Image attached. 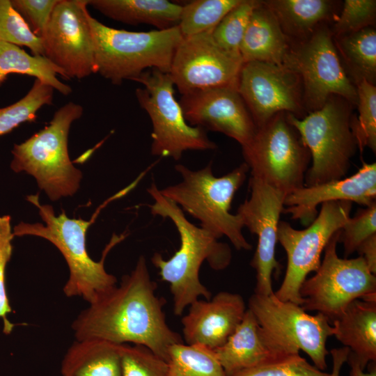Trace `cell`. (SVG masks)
<instances>
[{"mask_svg":"<svg viewBox=\"0 0 376 376\" xmlns=\"http://www.w3.org/2000/svg\"><path fill=\"white\" fill-rule=\"evenodd\" d=\"M243 62L214 40L212 33L182 37L177 47L169 75L183 95L231 88L237 90Z\"/></svg>","mask_w":376,"mask_h":376,"instance_id":"14","label":"cell"},{"mask_svg":"<svg viewBox=\"0 0 376 376\" xmlns=\"http://www.w3.org/2000/svg\"><path fill=\"white\" fill-rule=\"evenodd\" d=\"M122 376H169L166 361L142 345H120Z\"/></svg>","mask_w":376,"mask_h":376,"instance_id":"35","label":"cell"},{"mask_svg":"<svg viewBox=\"0 0 376 376\" xmlns=\"http://www.w3.org/2000/svg\"><path fill=\"white\" fill-rule=\"evenodd\" d=\"M359 116L353 115L351 128L358 150L362 153L366 147L376 152V86L361 81L356 85Z\"/></svg>","mask_w":376,"mask_h":376,"instance_id":"32","label":"cell"},{"mask_svg":"<svg viewBox=\"0 0 376 376\" xmlns=\"http://www.w3.org/2000/svg\"><path fill=\"white\" fill-rule=\"evenodd\" d=\"M343 68L356 86L363 80L375 86L376 30L370 26L360 31L333 36Z\"/></svg>","mask_w":376,"mask_h":376,"instance_id":"27","label":"cell"},{"mask_svg":"<svg viewBox=\"0 0 376 376\" xmlns=\"http://www.w3.org/2000/svg\"><path fill=\"white\" fill-rule=\"evenodd\" d=\"M10 74L34 77L64 95L72 91L57 78L58 74L66 79L63 72L46 57L31 55L19 46L0 41V86Z\"/></svg>","mask_w":376,"mask_h":376,"instance_id":"28","label":"cell"},{"mask_svg":"<svg viewBox=\"0 0 376 376\" xmlns=\"http://www.w3.org/2000/svg\"><path fill=\"white\" fill-rule=\"evenodd\" d=\"M134 81L143 86L136 88L135 94L139 105L151 120L152 155L179 160L187 150L217 148L204 129L191 126L186 121L175 98V86L169 73L150 69Z\"/></svg>","mask_w":376,"mask_h":376,"instance_id":"9","label":"cell"},{"mask_svg":"<svg viewBox=\"0 0 376 376\" xmlns=\"http://www.w3.org/2000/svg\"><path fill=\"white\" fill-rule=\"evenodd\" d=\"M347 361L350 366V376H376V368L375 364L373 366V362L371 363L372 367L369 372L364 373V370L361 367L357 357L354 353L350 352V350L347 356Z\"/></svg>","mask_w":376,"mask_h":376,"instance_id":"43","label":"cell"},{"mask_svg":"<svg viewBox=\"0 0 376 376\" xmlns=\"http://www.w3.org/2000/svg\"><path fill=\"white\" fill-rule=\"evenodd\" d=\"M375 0H345L330 27L333 36H337L375 26Z\"/></svg>","mask_w":376,"mask_h":376,"instance_id":"36","label":"cell"},{"mask_svg":"<svg viewBox=\"0 0 376 376\" xmlns=\"http://www.w3.org/2000/svg\"><path fill=\"white\" fill-rule=\"evenodd\" d=\"M182 318L186 344H198L214 350L223 345L241 323L246 311L242 297L220 292L212 299H199Z\"/></svg>","mask_w":376,"mask_h":376,"instance_id":"21","label":"cell"},{"mask_svg":"<svg viewBox=\"0 0 376 376\" xmlns=\"http://www.w3.org/2000/svg\"><path fill=\"white\" fill-rule=\"evenodd\" d=\"M330 26H321L304 40L290 42L283 61V65L301 78L307 114L322 108L332 95L357 104V86L343 68Z\"/></svg>","mask_w":376,"mask_h":376,"instance_id":"11","label":"cell"},{"mask_svg":"<svg viewBox=\"0 0 376 376\" xmlns=\"http://www.w3.org/2000/svg\"><path fill=\"white\" fill-rule=\"evenodd\" d=\"M120 347L102 340H75L62 361V376H122Z\"/></svg>","mask_w":376,"mask_h":376,"instance_id":"26","label":"cell"},{"mask_svg":"<svg viewBox=\"0 0 376 376\" xmlns=\"http://www.w3.org/2000/svg\"><path fill=\"white\" fill-rule=\"evenodd\" d=\"M83 111L79 104L68 102L56 111L47 125L14 144L11 151V169L33 176L51 201L72 196L79 188L82 173L70 161L68 144L71 125Z\"/></svg>","mask_w":376,"mask_h":376,"instance_id":"6","label":"cell"},{"mask_svg":"<svg viewBox=\"0 0 376 376\" xmlns=\"http://www.w3.org/2000/svg\"><path fill=\"white\" fill-rule=\"evenodd\" d=\"M32 32L42 38L58 0H10Z\"/></svg>","mask_w":376,"mask_h":376,"instance_id":"40","label":"cell"},{"mask_svg":"<svg viewBox=\"0 0 376 376\" xmlns=\"http://www.w3.org/2000/svg\"><path fill=\"white\" fill-rule=\"evenodd\" d=\"M88 6L115 21L157 30L178 26L182 10V5L167 0H88Z\"/></svg>","mask_w":376,"mask_h":376,"instance_id":"25","label":"cell"},{"mask_svg":"<svg viewBox=\"0 0 376 376\" xmlns=\"http://www.w3.org/2000/svg\"><path fill=\"white\" fill-rule=\"evenodd\" d=\"M95 47V73L120 85L144 71L169 73L182 36L178 26L164 30L134 32L109 27L89 14Z\"/></svg>","mask_w":376,"mask_h":376,"instance_id":"5","label":"cell"},{"mask_svg":"<svg viewBox=\"0 0 376 376\" xmlns=\"http://www.w3.org/2000/svg\"><path fill=\"white\" fill-rule=\"evenodd\" d=\"M134 187L131 183L109 198L100 205L88 221L81 218H68L64 210L56 215L51 205L40 203L38 194L28 196L26 200L38 207L39 215L45 225L22 221L13 228V235L36 236L54 245L63 256L69 269V277L63 288L65 295L68 297H82L89 304L117 284L116 277L105 269L104 262L111 249L125 236L123 234H114L105 246L101 259L95 261L87 251V230L102 208L109 203L123 196Z\"/></svg>","mask_w":376,"mask_h":376,"instance_id":"2","label":"cell"},{"mask_svg":"<svg viewBox=\"0 0 376 376\" xmlns=\"http://www.w3.org/2000/svg\"><path fill=\"white\" fill-rule=\"evenodd\" d=\"M175 169L182 181L159 189L161 194L199 220L201 227L216 239L226 236L237 250L251 249L242 233L240 216L230 212L235 194L249 171L247 165L244 162L221 177L214 175L212 162L196 171L183 164Z\"/></svg>","mask_w":376,"mask_h":376,"instance_id":"4","label":"cell"},{"mask_svg":"<svg viewBox=\"0 0 376 376\" xmlns=\"http://www.w3.org/2000/svg\"><path fill=\"white\" fill-rule=\"evenodd\" d=\"M276 17L289 42L311 36L319 28L331 25L342 6L334 0H264Z\"/></svg>","mask_w":376,"mask_h":376,"instance_id":"22","label":"cell"},{"mask_svg":"<svg viewBox=\"0 0 376 376\" xmlns=\"http://www.w3.org/2000/svg\"><path fill=\"white\" fill-rule=\"evenodd\" d=\"M259 324L284 343L304 351L320 370L327 368L329 354L326 342L333 335L329 320L321 313L310 315L290 301H281L274 293L253 294L249 308Z\"/></svg>","mask_w":376,"mask_h":376,"instance_id":"15","label":"cell"},{"mask_svg":"<svg viewBox=\"0 0 376 376\" xmlns=\"http://www.w3.org/2000/svg\"><path fill=\"white\" fill-rule=\"evenodd\" d=\"M0 41L26 47L35 56L45 54L42 38L32 32L10 0H0Z\"/></svg>","mask_w":376,"mask_h":376,"instance_id":"34","label":"cell"},{"mask_svg":"<svg viewBox=\"0 0 376 376\" xmlns=\"http://www.w3.org/2000/svg\"><path fill=\"white\" fill-rule=\"evenodd\" d=\"M54 89L36 79L29 92L17 102L0 109V136L26 122L35 121L37 112L52 104Z\"/></svg>","mask_w":376,"mask_h":376,"instance_id":"31","label":"cell"},{"mask_svg":"<svg viewBox=\"0 0 376 376\" xmlns=\"http://www.w3.org/2000/svg\"><path fill=\"white\" fill-rule=\"evenodd\" d=\"M354 107L345 98L332 95L322 108L301 119L288 113L311 153L305 187L345 178L358 149L351 128Z\"/></svg>","mask_w":376,"mask_h":376,"instance_id":"7","label":"cell"},{"mask_svg":"<svg viewBox=\"0 0 376 376\" xmlns=\"http://www.w3.org/2000/svg\"><path fill=\"white\" fill-rule=\"evenodd\" d=\"M290 42L269 8L259 1L253 9L240 53L243 63L260 61L283 65Z\"/></svg>","mask_w":376,"mask_h":376,"instance_id":"24","label":"cell"},{"mask_svg":"<svg viewBox=\"0 0 376 376\" xmlns=\"http://www.w3.org/2000/svg\"><path fill=\"white\" fill-rule=\"evenodd\" d=\"M376 199V164L363 163L354 174L340 180L303 187L287 195L282 213L290 214L306 226L316 218L324 203L348 201L368 207Z\"/></svg>","mask_w":376,"mask_h":376,"instance_id":"19","label":"cell"},{"mask_svg":"<svg viewBox=\"0 0 376 376\" xmlns=\"http://www.w3.org/2000/svg\"><path fill=\"white\" fill-rule=\"evenodd\" d=\"M242 0H194L182 5L178 26L182 37L212 33Z\"/></svg>","mask_w":376,"mask_h":376,"instance_id":"30","label":"cell"},{"mask_svg":"<svg viewBox=\"0 0 376 376\" xmlns=\"http://www.w3.org/2000/svg\"><path fill=\"white\" fill-rule=\"evenodd\" d=\"M179 104L189 125L222 133L241 146L248 143L257 130L235 88H213L183 95Z\"/></svg>","mask_w":376,"mask_h":376,"instance_id":"18","label":"cell"},{"mask_svg":"<svg viewBox=\"0 0 376 376\" xmlns=\"http://www.w3.org/2000/svg\"><path fill=\"white\" fill-rule=\"evenodd\" d=\"M156 290L146 258L140 256L119 285L100 294L77 316L72 323L75 339L142 345L167 361L169 347L183 340L167 324L165 301Z\"/></svg>","mask_w":376,"mask_h":376,"instance_id":"1","label":"cell"},{"mask_svg":"<svg viewBox=\"0 0 376 376\" xmlns=\"http://www.w3.org/2000/svg\"><path fill=\"white\" fill-rule=\"evenodd\" d=\"M242 149L251 177L285 196L304 187L311 153L288 113L280 112L257 127L252 139Z\"/></svg>","mask_w":376,"mask_h":376,"instance_id":"8","label":"cell"},{"mask_svg":"<svg viewBox=\"0 0 376 376\" xmlns=\"http://www.w3.org/2000/svg\"><path fill=\"white\" fill-rule=\"evenodd\" d=\"M235 376H332L309 363L299 353L264 363Z\"/></svg>","mask_w":376,"mask_h":376,"instance_id":"38","label":"cell"},{"mask_svg":"<svg viewBox=\"0 0 376 376\" xmlns=\"http://www.w3.org/2000/svg\"><path fill=\"white\" fill-rule=\"evenodd\" d=\"M333 335L357 357L363 370L376 361V301L357 299L331 322Z\"/></svg>","mask_w":376,"mask_h":376,"instance_id":"23","label":"cell"},{"mask_svg":"<svg viewBox=\"0 0 376 376\" xmlns=\"http://www.w3.org/2000/svg\"><path fill=\"white\" fill-rule=\"evenodd\" d=\"M13 238L11 217L9 215L0 217V318L3 321V331L6 334H10L14 328V324L8 318L12 309L5 282L6 268L13 253Z\"/></svg>","mask_w":376,"mask_h":376,"instance_id":"39","label":"cell"},{"mask_svg":"<svg viewBox=\"0 0 376 376\" xmlns=\"http://www.w3.org/2000/svg\"><path fill=\"white\" fill-rule=\"evenodd\" d=\"M365 260L370 272L376 273V233L362 242L357 251Z\"/></svg>","mask_w":376,"mask_h":376,"instance_id":"41","label":"cell"},{"mask_svg":"<svg viewBox=\"0 0 376 376\" xmlns=\"http://www.w3.org/2000/svg\"><path fill=\"white\" fill-rule=\"evenodd\" d=\"M352 207L348 201L324 203L314 221L302 230L279 221L277 242L286 252L287 267L283 281L274 292L279 299L302 304L299 295L302 283L309 273L319 268L327 244L350 217Z\"/></svg>","mask_w":376,"mask_h":376,"instance_id":"12","label":"cell"},{"mask_svg":"<svg viewBox=\"0 0 376 376\" xmlns=\"http://www.w3.org/2000/svg\"><path fill=\"white\" fill-rule=\"evenodd\" d=\"M147 191L154 201L149 205L151 214L171 220L180 235V248L171 258L165 260L159 253L151 258L161 279L169 283L173 312L180 316L199 297L211 298V292L199 279L203 261L207 260L215 270L224 269L231 261V250L227 244L219 242L209 232L188 221L177 204L161 194L155 183Z\"/></svg>","mask_w":376,"mask_h":376,"instance_id":"3","label":"cell"},{"mask_svg":"<svg viewBox=\"0 0 376 376\" xmlns=\"http://www.w3.org/2000/svg\"><path fill=\"white\" fill-rule=\"evenodd\" d=\"M213 350L226 376L299 352L263 328L249 308L226 342Z\"/></svg>","mask_w":376,"mask_h":376,"instance_id":"20","label":"cell"},{"mask_svg":"<svg viewBox=\"0 0 376 376\" xmlns=\"http://www.w3.org/2000/svg\"><path fill=\"white\" fill-rule=\"evenodd\" d=\"M169 376H226L213 350L183 343L168 351Z\"/></svg>","mask_w":376,"mask_h":376,"instance_id":"29","label":"cell"},{"mask_svg":"<svg viewBox=\"0 0 376 376\" xmlns=\"http://www.w3.org/2000/svg\"><path fill=\"white\" fill-rule=\"evenodd\" d=\"M249 185L250 196L240 205L237 214L240 216L244 227L258 237L256 250L251 262L256 273L255 294L267 296L274 293L272 275L281 269L275 257V249L285 196L252 177Z\"/></svg>","mask_w":376,"mask_h":376,"instance_id":"17","label":"cell"},{"mask_svg":"<svg viewBox=\"0 0 376 376\" xmlns=\"http://www.w3.org/2000/svg\"><path fill=\"white\" fill-rule=\"evenodd\" d=\"M88 0H58L42 36L44 56L66 79L95 73V47L88 22Z\"/></svg>","mask_w":376,"mask_h":376,"instance_id":"13","label":"cell"},{"mask_svg":"<svg viewBox=\"0 0 376 376\" xmlns=\"http://www.w3.org/2000/svg\"><path fill=\"white\" fill-rule=\"evenodd\" d=\"M237 91L257 127L280 112L299 119L307 114L301 78L284 65L260 61L243 63Z\"/></svg>","mask_w":376,"mask_h":376,"instance_id":"16","label":"cell"},{"mask_svg":"<svg viewBox=\"0 0 376 376\" xmlns=\"http://www.w3.org/2000/svg\"><path fill=\"white\" fill-rule=\"evenodd\" d=\"M376 233V201L360 209L350 217L340 230L339 242L344 247V258L355 252L366 239Z\"/></svg>","mask_w":376,"mask_h":376,"instance_id":"37","label":"cell"},{"mask_svg":"<svg viewBox=\"0 0 376 376\" xmlns=\"http://www.w3.org/2000/svg\"><path fill=\"white\" fill-rule=\"evenodd\" d=\"M258 3L259 0H242L212 32L215 42L230 54L241 58L240 45L251 15Z\"/></svg>","mask_w":376,"mask_h":376,"instance_id":"33","label":"cell"},{"mask_svg":"<svg viewBox=\"0 0 376 376\" xmlns=\"http://www.w3.org/2000/svg\"><path fill=\"white\" fill-rule=\"evenodd\" d=\"M341 230V229H340ZM340 230L330 238L315 274L299 288L304 311H318L331 322L354 300L376 301V277L361 256L338 257L336 246Z\"/></svg>","mask_w":376,"mask_h":376,"instance_id":"10","label":"cell"},{"mask_svg":"<svg viewBox=\"0 0 376 376\" xmlns=\"http://www.w3.org/2000/svg\"><path fill=\"white\" fill-rule=\"evenodd\" d=\"M349 352L350 349L347 347L331 350L333 359L332 376H340L341 367L347 361Z\"/></svg>","mask_w":376,"mask_h":376,"instance_id":"42","label":"cell"}]
</instances>
